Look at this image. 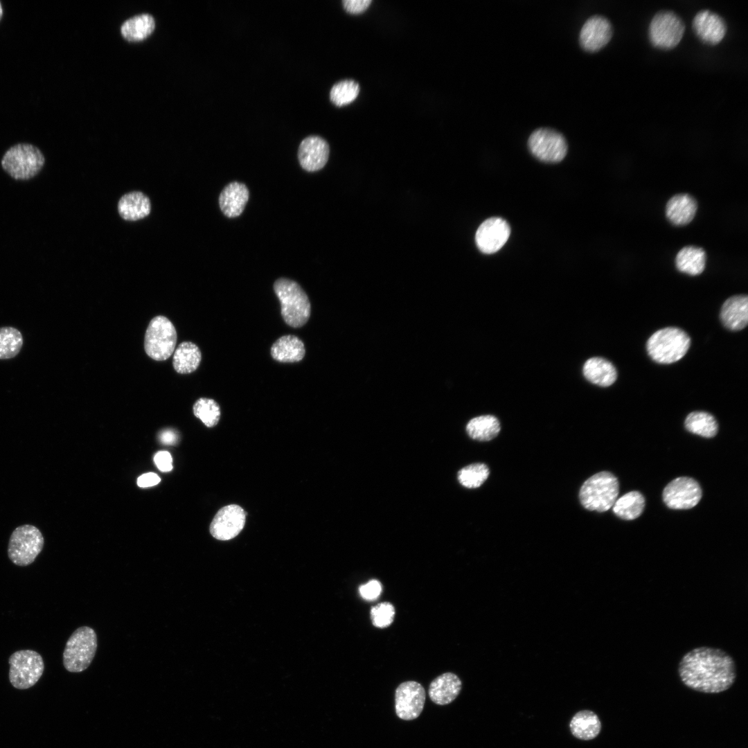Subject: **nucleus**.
Returning <instances> with one entry per match:
<instances>
[{
    "label": "nucleus",
    "mask_w": 748,
    "mask_h": 748,
    "mask_svg": "<svg viewBox=\"0 0 748 748\" xmlns=\"http://www.w3.org/2000/svg\"><path fill=\"white\" fill-rule=\"evenodd\" d=\"M359 93V84L352 80H346L336 83L332 87L330 98L336 106L341 107L355 100Z\"/></svg>",
    "instance_id": "35"
},
{
    "label": "nucleus",
    "mask_w": 748,
    "mask_h": 748,
    "mask_svg": "<svg viewBox=\"0 0 748 748\" xmlns=\"http://www.w3.org/2000/svg\"><path fill=\"white\" fill-rule=\"evenodd\" d=\"M97 649V636L90 627L76 629L66 641L63 664L66 670L80 673L91 664Z\"/></svg>",
    "instance_id": "6"
},
{
    "label": "nucleus",
    "mask_w": 748,
    "mask_h": 748,
    "mask_svg": "<svg viewBox=\"0 0 748 748\" xmlns=\"http://www.w3.org/2000/svg\"><path fill=\"white\" fill-rule=\"evenodd\" d=\"M303 341L294 335H284L278 339L271 348V357L279 362L292 363L301 361L305 356Z\"/></svg>",
    "instance_id": "25"
},
{
    "label": "nucleus",
    "mask_w": 748,
    "mask_h": 748,
    "mask_svg": "<svg viewBox=\"0 0 748 748\" xmlns=\"http://www.w3.org/2000/svg\"><path fill=\"white\" fill-rule=\"evenodd\" d=\"M691 346V338L683 330L667 327L654 332L646 344L650 358L659 363L668 364L681 359Z\"/></svg>",
    "instance_id": "3"
},
{
    "label": "nucleus",
    "mask_w": 748,
    "mask_h": 748,
    "mask_svg": "<svg viewBox=\"0 0 748 748\" xmlns=\"http://www.w3.org/2000/svg\"><path fill=\"white\" fill-rule=\"evenodd\" d=\"M720 319L722 324L731 330L744 329L748 323L747 296L735 295L727 299L721 308Z\"/></svg>",
    "instance_id": "19"
},
{
    "label": "nucleus",
    "mask_w": 748,
    "mask_h": 748,
    "mask_svg": "<svg viewBox=\"0 0 748 748\" xmlns=\"http://www.w3.org/2000/svg\"><path fill=\"white\" fill-rule=\"evenodd\" d=\"M151 210L149 198L138 191L124 195L118 204L121 217L128 221H136L148 216Z\"/></svg>",
    "instance_id": "24"
},
{
    "label": "nucleus",
    "mask_w": 748,
    "mask_h": 748,
    "mask_svg": "<svg viewBox=\"0 0 748 748\" xmlns=\"http://www.w3.org/2000/svg\"><path fill=\"white\" fill-rule=\"evenodd\" d=\"M44 543L43 535L37 527L29 524L19 526L10 535L8 558L17 566L29 565L42 551Z\"/></svg>",
    "instance_id": "8"
},
{
    "label": "nucleus",
    "mask_w": 748,
    "mask_h": 748,
    "mask_svg": "<svg viewBox=\"0 0 748 748\" xmlns=\"http://www.w3.org/2000/svg\"><path fill=\"white\" fill-rule=\"evenodd\" d=\"M194 415L208 427L216 425L220 418L219 404L213 399L201 398L193 405Z\"/></svg>",
    "instance_id": "34"
},
{
    "label": "nucleus",
    "mask_w": 748,
    "mask_h": 748,
    "mask_svg": "<svg viewBox=\"0 0 748 748\" xmlns=\"http://www.w3.org/2000/svg\"><path fill=\"white\" fill-rule=\"evenodd\" d=\"M697 208V202L692 196L678 194L667 202L666 214L670 222L682 226L688 224L694 218Z\"/></svg>",
    "instance_id": "22"
},
{
    "label": "nucleus",
    "mask_w": 748,
    "mask_h": 748,
    "mask_svg": "<svg viewBox=\"0 0 748 748\" xmlns=\"http://www.w3.org/2000/svg\"><path fill=\"white\" fill-rule=\"evenodd\" d=\"M612 35L613 28L610 21L602 15H594L587 19L582 26L579 41L584 50L596 52L610 41Z\"/></svg>",
    "instance_id": "16"
},
{
    "label": "nucleus",
    "mask_w": 748,
    "mask_h": 748,
    "mask_svg": "<svg viewBox=\"0 0 748 748\" xmlns=\"http://www.w3.org/2000/svg\"><path fill=\"white\" fill-rule=\"evenodd\" d=\"M159 477L153 472L145 473L137 479V485L141 488L151 487L160 482Z\"/></svg>",
    "instance_id": "41"
},
{
    "label": "nucleus",
    "mask_w": 748,
    "mask_h": 748,
    "mask_svg": "<svg viewBox=\"0 0 748 748\" xmlns=\"http://www.w3.org/2000/svg\"><path fill=\"white\" fill-rule=\"evenodd\" d=\"M510 234L508 222L498 217H490L483 222L475 235L479 249L486 254L499 251L507 242Z\"/></svg>",
    "instance_id": "14"
},
{
    "label": "nucleus",
    "mask_w": 748,
    "mask_h": 748,
    "mask_svg": "<svg viewBox=\"0 0 748 748\" xmlns=\"http://www.w3.org/2000/svg\"><path fill=\"white\" fill-rule=\"evenodd\" d=\"M8 663L10 682L15 688L21 690L34 686L44 670L42 656L32 650H21L12 653Z\"/></svg>",
    "instance_id": "9"
},
{
    "label": "nucleus",
    "mask_w": 748,
    "mask_h": 748,
    "mask_svg": "<svg viewBox=\"0 0 748 748\" xmlns=\"http://www.w3.org/2000/svg\"><path fill=\"white\" fill-rule=\"evenodd\" d=\"M678 674L682 683L692 690L719 693L728 690L735 682L736 663L722 649L702 646L691 650L682 657Z\"/></svg>",
    "instance_id": "1"
},
{
    "label": "nucleus",
    "mask_w": 748,
    "mask_h": 748,
    "mask_svg": "<svg viewBox=\"0 0 748 748\" xmlns=\"http://www.w3.org/2000/svg\"><path fill=\"white\" fill-rule=\"evenodd\" d=\"M329 145L321 137L310 136L304 139L299 148L298 158L301 167L308 171L321 170L326 164Z\"/></svg>",
    "instance_id": "18"
},
{
    "label": "nucleus",
    "mask_w": 748,
    "mask_h": 748,
    "mask_svg": "<svg viewBox=\"0 0 748 748\" xmlns=\"http://www.w3.org/2000/svg\"><path fill=\"white\" fill-rule=\"evenodd\" d=\"M274 292L281 307V315L291 327L303 326L308 321L311 305L308 296L295 281L280 278L274 284Z\"/></svg>",
    "instance_id": "2"
},
{
    "label": "nucleus",
    "mask_w": 748,
    "mask_h": 748,
    "mask_svg": "<svg viewBox=\"0 0 748 748\" xmlns=\"http://www.w3.org/2000/svg\"><path fill=\"white\" fill-rule=\"evenodd\" d=\"M462 687L459 677L452 673H445L435 678L429 687V696L438 705H446L458 695Z\"/></svg>",
    "instance_id": "21"
},
{
    "label": "nucleus",
    "mask_w": 748,
    "mask_h": 748,
    "mask_svg": "<svg viewBox=\"0 0 748 748\" xmlns=\"http://www.w3.org/2000/svg\"><path fill=\"white\" fill-rule=\"evenodd\" d=\"M395 607L389 602L380 603L371 609V618L374 626L384 628L393 621Z\"/></svg>",
    "instance_id": "37"
},
{
    "label": "nucleus",
    "mask_w": 748,
    "mask_h": 748,
    "mask_svg": "<svg viewBox=\"0 0 748 748\" xmlns=\"http://www.w3.org/2000/svg\"><path fill=\"white\" fill-rule=\"evenodd\" d=\"M44 163L42 151L30 143H17L10 147L1 161L3 169L17 180L34 177L40 172Z\"/></svg>",
    "instance_id": "5"
},
{
    "label": "nucleus",
    "mask_w": 748,
    "mask_h": 748,
    "mask_svg": "<svg viewBox=\"0 0 748 748\" xmlns=\"http://www.w3.org/2000/svg\"><path fill=\"white\" fill-rule=\"evenodd\" d=\"M155 22L148 13L135 15L126 20L121 26L123 36L130 41H138L148 37L154 30Z\"/></svg>",
    "instance_id": "30"
},
{
    "label": "nucleus",
    "mask_w": 748,
    "mask_h": 748,
    "mask_svg": "<svg viewBox=\"0 0 748 748\" xmlns=\"http://www.w3.org/2000/svg\"><path fill=\"white\" fill-rule=\"evenodd\" d=\"M530 152L539 160L546 163L561 161L567 154V143L564 136L551 128H539L528 140Z\"/></svg>",
    "instance_id": "11"
},
{
    "label": "nucleus",
    "mask_w": 748,
    "mask_h": 748,
    "mask_svg": "<svg viewBox=\"0 0 748 748\" xmlns=\"http://www.w3.org/2000/svg\"><path fill=\"white\" fill-rule=\"evenodd\" d=\"M706 253L703 249L686 246L677 254L675 264L677 269L691 276L700 274L705 268Z\"/></svg>",
    "instance_id": "28"
},
{
    "label": "nucleus",
    "mask_w": 748,
    "mask_h": 748,
    "mask_svg": "<svg viewBox=\"0 0 748 748\" xmlns=\"http://www.w3.org/2000/svg\"><path fill=\"white\" fill-rule=\"evenodd\" d=\"M501 429L499 420L494 416L485 415L471 419L466 426L468 435L479 441H488L495 438Z\"/></svg>",
    "instance_id": "29"
},
{
    "label": "nucleus",
    "mask_w": 748,
    "mask_h": 748,
    "mask_svg": "<svg viewBox=\"0 0 748 748\" xmlns=\"http://www.w3.org/2000/svg\"><path fill=\"white\" fill-rule=\"evenodd\" d=\"M246 513L236 504L220 508L210 525L211 534L217 540H229L237 536L243 529Z\"/></svg>",
    "instance_id": "15"
},
{
    "label": "nucleus",
    "mask_w": 748,
    "mask_h": 748,
    "mask_svg": "<svg viewBox=\"0 0 748 748\" xmlns=\"http://www.w3.org/2000/svg\"><path fill=\"white\" fill-rule=\"evenodd\" d=\"M618 492L617 478L609 472L603 471L585 481L580 490L579 498L586 509L602 513L613 506Z\"/></svg>",
    "instance_id": "4"
},
{
    "label": "nucleus",
    "mask_w": 748,
    "mask_h": 748,
    "mask_svg": "<svg viewBox=\"0 0 748 748\" xmlns=\"http://www.w3.org/2000/svg\"><path fill=\"white\" fill-rule=\"evenodd\" d=\"M3 10L1 3L0 1V19H1V17L3 16Z\"/></svg>",
    "instance_id": "43"
},
{
    "label": "nucleus",
    "mask_w": 748,
    "mask_h": 748,
    "mask_svg": "<svg viewBox=\"0 0 748 748\" xmlns=\"http://www.w3.org/2000/svg\"><path fill=\"white\" fill-rule=\"evenodd\" d=\"M159 438L165 445H174L177 443L178 434L172 429H165L160 432Z\"/></svg>",
    "instance_id": "42"
},
{
    "label": "nucleus",
    "mask_w": 748,
    "mask_h": 748,
    "mask_svg": "<svg viewBox=\"0 0 748 748\" xmlns=\"http://www.w3.org/2000/svg\"><path fill=\"white\" fill-rule=\"evenodd\" d=\"M684 31L685 24L678 15L670 10H661L650 22L648 38L655 48L668 50L680 42Z\"/></svg>",
    "instance_id": "10"
},
{
    "label": "nucleus",
    "mask_w": 748,
    "mask_h": 748,
    "mask_svg": "<svg viewBox=\"0 0 748 748\" xmlns=\"http://www.w3.org/2000/svg\"><path fill=\"white\" fill-rule=\"evenodd\" d=\"M23 346L22 335L13 327L0 328V359L15 357Z\"/></svg>",
    "instance_id": "33"
},
{
    "label": "nucleus",
    "mask_w": 748,
    "mask_h": 748,
    "mask_svg": "<svg viewBox=\"0 0 748 748\" xmlns=\"http://www.w3.org/2000/svg\"><path fill=\"white\" fill-rule=\"evenodd\" d=\"M684 425L688 431L705 438L715 436L718 429L715 418L705 411L690 413L685 420Z\"/></svg>",
    "instance_id": "32"
},
{
    "label": "nucleus",
    "mask_w": 748,
    "mask_h": 748,
    "mask_svg": "<svg viewBox=\"0 0 748 748\" xmlns=\"http://www.w3.org/2000/svg\"><path fill=\"white\" fill-rule=\"evenodd\" d=\"M425 691L417 682L401 683L395 693V708L398 717L404 720L417 718L422 711L425 702Z\"/></svg>",
    "instance_id": "13"
},
{
    "label": "nucleus",
    "mask_w": 748,
    "mask_h": 748,
    "mask_svg": "<svg viewBox=\"0 0 748 748\" xmlns=\"http://www.w3.org/2000/svg\"><path fill=\"white\" fill-rule=\"evenodd\" d=\"M247 187L242 183H229L222 190L219 204L222 213L228 217L239 216L244 211L249 199Z\"/></svg>",
    "instance_id": "20"
},
{
    "label": "nucleus",
    "mask_w": 748,
    "mask_h": 748,
    "mask_svg": "<svg viewBox=\"0 0 748 748\" xmlns=\"http://www.w3.org/2000/svg\"><path fill=\"white\" fill-rule=\"evenodd\" d=\"M644 506L643 496L639 492L632 491L616 500L613 505V511L623 519L632 520L641 515Z\"/></svg>",
    "instance_id": "31"
},
{
    "label": "nucleus",
    "mask_w": 748,
    "mask_h": 748,
    "mask_svg": "<svg viewBox=\"0 0 748 748\" xmlns=\"http://www.w3.org/2000/svg\"><path fill=\"white\" fill-rule=\"evenodd\" d=\"M662 497L670 508L690 509L700 501L702 490L695 479L681 477L673 479L665 487Z\"/></svg>",
    "instance_id": "12"
},
{
    "label": "nucleus",
    "mask_w": 748,
    "mask_h": 748,
    "mask_svg": "<svg viewBox=\"0 0 748 748\" xmlns=\"http://www.w3.org/2000/svg\"><path fill=\"white\" fill-rule=\"evenodd\" d=\"M382 589V585L377 580H371L359 588L360 596L366 600L376 599L381 594Z\"/></svg>",
    "instance_id": "38"
},
{
    "label": "nucleus",
    "mask_w": 748,
    "mask_h": 748,
    "mask_svg": "<svg viewBox=\"0 0 748 748\" xmlns=\"http://www.w3.org/2000/svg\"><path fill=\"white\" fill-rule=\"evenodd\" d=\"M177 339V331L172 323L164 316H157L150 321L145 331V351L154 360H166L173 353Z\"/></svg>",
    "instance_id": "7"
},
{
    "label": "nucleus",
    "mask_w": 748,
    "mask_h": 748,
    "mask_svg": "<svg viewBox=\"0 0 748 748\" xmlns=\"http://www.w3.org/2000/svg\"><path fill=\"white\" fill-rule=\"evenodd\" d=\"M371 0H344V9L350 14H359L365 11L371 3Z\"/></svg>",
    "instance_id": "39"
},
{
    "label": "nucleus",
    "mask_w": 748,
    "mask_h": 748,
    "mask_svg": "<svg viewBox=\"0 0 748 748\" xmlns=\"http://www.w3.org/2000/svg\"><path fill=\"white\" fill-rule=\"evenodd\" d=\"M569 726L572 734L583 740L595 738L601 730V722L598 715L589 710L580 711L575 714Z\"/></svg>",
    "instance_id": "26"
},
{
    "label": "nucleus",
    "mask_w": 748,
    "mask_h": 748,
    "mask_svg": "<svg viewBox=\"0 0 748 748\" xmlns=\"http://www.w3.org/2000/svg\"><path fill=\"white\" fill-rule=\"evenodd\" d=\"M692 28L699 39L708 45L720 43L727 30L724 19L709 10H702L696 13L692 21Z\"/></svg>",
    "instance_id": "17"
},
{
    "label": "nucleus",
    "mask_w": 748,
    "mask_h": 748,
    "mask_svg": "<svg viewBox=\"0 0 748 748\" xmlns=\"http://www.w3.org/2000/svg\"><path fill=\"white\" fill-rule=\"evenodd\" d=\"M489 469L483 463H474L462 468L458 473L460 483L468 488L481 486L488 479Z\"/></svg>",
    "instance_id": "36"
},
{
    "label": "nucleus",
    "mask_w": 748,
    "mask_h": 748,
    "mask_svg": "<svg viewBox=\"0 0 748 748\" xmlns=\"http://www.w3.org/2000/svg\"><path fill=\"white\" fill-rule=\"evenodd\" d=\"M583 375L590 382L607 387L615 382L617 371L608 360L599 357L587 359L583 366Z\"/></svg>",
    "instance_id": "23"
},
{
    "label": "nucleus",
    "mask_w": 748,
    "mask_h": 748,
    "mask_svg": "<svg viewBox=\"0 0 748 748\" xmlns=\"http://www.w3.org/2000/svg\"><path fill=\"white\" fill-rule=\"evenodd\" d=\"M202 359L199 347L190 341H184L176 348L172 359L175 370L180 374L195 371L199 366Z\"/></svg>",
    "instance_id": "27"
},
{
    "label": "nucleus",
    "mask_w": 748,
    "mask_h": 748,
    "mask_svg": "<svg viewBox=\"0 0 748 748\" xmlns=\"http://www.w3.org/2000/svg\"><path fill=\"white\" fill-rule=\"evenodd\" d=\"M154 461L158 469L162 472H169L172 470V458L168 452H157L154 455Z\"/></svg>",
    "instance_id": "40"
}]
</instances>
